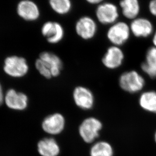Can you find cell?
<instances>
[{"instance_id": "cell-1", "label": "cell", "mask_w": 156, "mask_h": 156, "mask_svg": "<svg viewBox=\"0 0 156 156\" xmlns=\"http://www.w3.org/2000/svg\"><path fill=\"white\" fill-rule=\"evenodd\" d=\"M119 86L121 90L129 94L139 93L144 88L146 81L137 71H127L120 75Z\"/></svg>"}, {"instance_id": "cell-2", "label": "cell", "mask_w": 156, "mask_h": 156, "mask_svg": "<svg viewBox=\"0 0 156 156\" xmlns=\"http://www.w3.org/2000/svg\"><path fill=\"white\" fill-rule=\"evenodd\" d=\"M131 34L128 24L124 21H117L110 25L106 31V38L113 46L120 47L128 41Z\"/></svg>"}, {"instance_id": "cell-3", "label": "cell", "mask_w": 156, "mask_h": 156, "mask_svg": "<svg viewBox=\"0 0 156 156\" xmlns=\"http://www.w3.org/2000/svg\"><path fill=\"white\" fill-rule=\"evenodd\" d=\"M95 16L100 23L103 25H111L118 21L119 17V9L115 4L103 1L97 6Z\"/></svg>"}, {"instance_id": "cell-4", "label": "cell", "mask_w": 156, "mask_h": 156, "mask_svg": "<svg viewBox=\"0 0 156 156\" xmlns=\"http://www.w3.org/2000/svg\"><path fill=\"white\" fill-rule=\"evenodd\" d=\"M97 23L93 18L83 16L76 22L75 30L76 34L81 39L89 41L95 37L97 32Z\"/></svg>"}, {"instance_id": "cell-5", "label": "cell", "mask_w": 156, "mask_h": 156, "mask_svg": "<svg viewBox=\"0 0 156 156\" xmlns=\"http://www.w3.org/2000/svg\"><path fill=\"white\" fill-rule=\"evenodd\" d=\"M102 124L98 119L90 117L86 118L80 126L79 134L85 142L92 143L99 136Z\"/></svg>"}, {"instance_id": "cell-6", "label": "cell", "mask_w": 156, "mask_h": 156, "mask_svg": "<svg viewBox=\"0 0 156 156\" xmlns=\"http://www.w3.org/2000/svg\"><path fill=\"white\" fill-rule=\"evenodd\" d=\"M4 70L13 77H21L27 74L28 66L24 58L13 56L7 58L4 62Z\"/></svg>"}, {"instance_id": "cell-7", "label": "cell", "mask_w": 156, "mask_h": 156, "mask_svg": "<svg viewBox=\"0 0 156 156\" xmlns=\"http://www.w3.org/2000/svg\"><path fill=\"white\" fill-rule=\"evenodd\" d=\"M72 99L78 107L85 110L91 109L95 104V97L93 92L84 86H78L74 88Z\"/></svg>"}, {"instance_id": "cell-8", "label": "cell", "mask_w": 156, "mask_h": 156, "mask_svg": "<svg viewBox=\"0 0 156 156\" xmlns=\"http://www.w3.org/2000/svg\"><path fill=\"white\" fill-rule=\"evenodd\" d=\"M125 59V54L121 48L112 46L108 48L102 57V65L110 70H115L122 65Z\"/></svg>"}, {"instance_id": "cell-9", "label": "cell", "mask_w": 156, "mask_h": 156, "mask_svg": "<svg viewBox=\"0 0 156 156\" xmlns=\"http://www.w3.org/2000/svg\"><path fill=\"white\" fill-rule=\"evenodd\" d=\"M42 34L46 37L51 44H57L62 41L65 37V31L63 26L55 21H47L42 27Z\"/></svg>"}, {"instance_id": "cell-10", "label": "cell", "mask_w": 156, "mask_h": 156, "mask_svg": "<svg viewBox=\"0 0 156 156\" xmlns=\"http://www.w3.org/2000/svg\"><path fill=\"white\" fill-rule=\"evenodd\" d=\"M129 26L131 34L138 38H146L153 33V24L146 18L138 17L133 20Z\"/></svg>"}, {"instance_id": "cell-11", "label": "cell", "mask_w": 156, "mask_h": 156, "mask_svg": "<svg viewBox=\"0 0 156 156\" xmlns=\"http://www.w3.org/2000/svg\"><path fill=\"white\" fill-rule=\"evenodd\" d=\"M65 118L61 114L59 113L52 114L46 117L42 123V128L49 134H59L65 128Z\"/></svg>"}, {"instance_id": "cell-12", "label": "cell", "mask_w": 156, "mask_h": 156, "mask_svg": "<svg viewBox=\"0 0 156 156\" xmlns=\"http://www.w3.org/2000/svg\"><path fill=\"white\" fill-rule=\"evenodd\" d=\"M4 101L6 105L10 109L15 110H24L28 104V98L24 93H18L13 89L7 91Z\"/></svg>"}, {"instance_id": "cell-13", "label": "cell", "mask_w": 156, "mask_h": 156, "mask_svg": "<svg viewBox=\"0 0 156 156\" xmlns=\"http://www.w3.org/2000/svg\"><path fill=\"white\" fill-rule=\"evenodd\" d=\"M17 13L27 21H35L40 16V11L35 3L31 1H22L18 4Z\"/></svg>"}, {"instance_id": "cell-14", "label": "cell", "mask_w": 156, "mask_h": 156, "mask_svg": "<svg viewBox=\"0 0 156 156\" xmlns=\"http://www.w3.org/2000/svg\"><path fill=\"white\" fill-rule=\"evenodd\" d=\"M40 59L44 61L51 69L52 77H56L60 75L63 69V62L61 58L54 53L44 52L40 55Z\"/></svg>"}, {"instance_id": "cell-15", "label": "cell", "mask_w": 156, "mask_h": 156, "mask_svg": "<svg viewBox=\"0 0 156 156\" xmlns=\"http://www.w3.org/2000/svg\"><path fill=\"white\" fill-rule=\"evenodd\" d=\"M123 16L133 20L138 18L140 12V5L137 0H122L119 2Z\"/></svg>"}, {"instance_id": "cell-16", "label": "cell", "mask_w": 156, "mask_h": 156, "mask_svg": "<svg viewBox=\"0 0 156 156\" xmlns=\"http://www.w3.org/2000/svg\"><path fill=\"white\" fill-rule=\"evenodd\" d=\"M141 70L150 78H156V48L152 47L148 49L145 61L141 63Z\"/></svg>"}, {"instance_id": "cell-17", "label": "cell", "mask_w": 156, "mask_h": 156, "mask_svg": "<svg viewBox=\"0 0 156 156\" xmlns=\"http://www.w3.org/2000/svg\"><path fill=\"white\" fill-rule=\"evenodd\" d=\"M38 151L42 156H58L60 148L54 139L46 138L39 142Z\"/></svg>"}, {"instance_id": "cell-18", "label": "cell", "mask_w": 156, "mask_h": 156, "mask_svg": "<svg viewBox=\"0 0 156 156\" xmlns=\"http://www.w3.org/2000/svg\"><path fill=\"white\" fill-rule=\"evenodd\" d=\"M139 104L144 110L156 113V91L149 90L140 94Z\"/></svg>"}, {"instance_id": "cell-19", "label": "cell", "mask_w": 156, "mask_h": 156, "mask_svg": "<svg viewBox=\"0 0 156 156\" xmlns=\"http://www.w3.org/2000/svg\"><path fill=\"white\" fill-rule=\"evenodd\" d=\"M49 5L56 13L61 15H67L72 9V2L70 0H50Z\"/></svg>"}, {"instance_id": "cell-20", "label": "cell", "mask_w": 156, "mask_h": 156, "mask_svg": "<svg viewBox=\"0 0 156 156\" xmlns=\"http://www.w3.org/2000/svg\"><path fill=\"white\" fill-rule=\"evenodd\" d=\"M113 154L112 146L106 141L96 143L90 150V156H113Z\"/></svg>"}, {"instance_id": "cell-21", "label": "cell", "mask_w": 156, "mask_h": 156, "mask_svg": "<svg viewBox=\"0 0 156 156\" xmlns=\"http://www.w3.org/2000/svg\"><path fill=\"white\" fill-rule=\"evenodd\" d=\"M35 67L41 75L47 79H50L52 77L51 69L49 65L41 59H37L35 63Z\"/></svg>"}, {"instance_id": "cell-22", "label": "cell", "mask_w": 156, "mask_h": 156, "mask_svg": "<svg viewBox=\"0 0 156 156\" xmlns=\"http://www.w3.org/2000/svg\"><path fill=\"white\" fill-rule=\"evenodd\" d=\"M149 9L150 14L156 17V0H153L150 2Z\"/></svg>"}, {"instance_id": "cell-23", "label": "cell", "mask_w": 156, "mask_h": 156, "mask_svg": "<svg viewBox=\"0 0 156 156\" xmlns=\"http://www.w3.org/2000/svg\"><path fill=\"white\" fill-rule=\"evenodd\" d=\"M86 2L89 4L98 6V5L102 3L103 1L102 0H86Z\"/></svg>"}, {"instance_id": "cell-24", "label": "cell", "mask_w": 156, "mask_h": 156, "mask_svg": "<svg viewBox=\"0 0 156 156\" xmlns=\"http://www.w3.org/2000/svg\"><path fill=\"white\" fill-rule=\"evenodd\" d=\"M5 97L3 94V89L2 87L1 84L0 83V106L3 104L4 101Z\"/></svg>"}, {"instance_id": "cell-25", "label": "cell", "mask_w": 156, "mask_h": 156, "mask_svg": "<svg viewBox=\"0 0 156 156\" xmlns=\"http://www.w3.org/2000/svg\"><path fill=\"white\" fill-rule=\"evenodd\" d=\"M153 43L154 46V47L156 48V30L154 34L153 37Z\"/></svg>"}, {"instance_id": "cell-26", "label": "cell", "mask_w": 156, "mask_h": 156, "mask_svg": "<svg viewBox=\"0 0 156 156\" xmlns=\"http://www.w3.org/2000/svg\"><path fill=\"white\" fill-rule=\"evenodd\" d=\"M155 140H156V134H155Z\"/></svg>"}]
</instances>
